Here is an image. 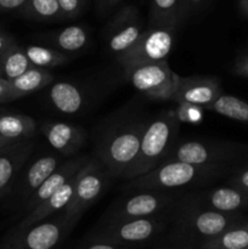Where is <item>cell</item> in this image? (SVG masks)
Here are the masks:
<instances>
[{
  "instance_id": "cell-1",
  "label": "cell",
  "mask_w": 248,
  "mask_h": 249,
  "mask_svg": "<svg viewBox=\"0 0 248 249\" xmlns=\"http://www.w3.org/2000/svg\"><path fill=\"white\" fill-rule=\"evenodd\" d=\"M147 121L142 116L130 114L112 123L100 134L95 158L112 178H124L136 160Z\"/></svg>"
},
{
  "instance_id": "cell-2",
  "label": "cell",
  "mask_w": 248,
  "mask_h": 249,
  "mask_svg": "<svg viewBox=\"0 0 248 249\" xmlns=\"http://www.w3.org/2000/svg\"><path fill=\"white\" fill-rule=\"evenodd\" d=\"M230 169L225 168L202 167L187 162L170 160L162 163L146 174L126 180L123 191L143 189L190 192V190L204 189L230 174Z\"/></svg>"
},
{
  "instance_id": "cell-3",
  "label": "cell",
  "mask_w": 248,
  "mask_h": 249,
  "mask_svg": "<svg viewBox=\"0 0 248 249\" xmlns=\"http://www.w3.org/2000/svg\"><path fill=\"white\" fill-rule=\"evenodd\" d=\"M241 221H243L241 213H223L206 208L197 203L190 194L182 195L172 215L177 237L198 243L199 247Z\"/></svg>"
},
{
  "instance_id": "cell-4",
  "label": "cell",
  "mask_w": 248,
  "mask_h": 249,
  "mask_svg": "<svg viewBox=\"0 0 248 249\" xmlns=\"http://www.w3.org/2000/svg\"><path fill=\"white\" fill-rule=\"evenodd\" d=\"M180 124L174 109H167L148 118L141 138L138 158L123 178L125 181L146 174L162 164L177 143Z\"/></svg>"
},
{
  "instance_id": "cell-5",
  "label": "cell",
  "mask_w": 248,
  "mask_h": 249,
  "mask_svg": "<svg viewBox=\"0 0 248 249\" xmlns=\"http://www.w3.org/2000/svg\"><path fill=\"white\" fill-rule=\"evenodd\" d=\"M185 191L165 190H129L117 198L101 221H118L125 219L146 218L173 211Z\"/></svg>"
},
{
  "instance_id": "cell-6",
  "label": "cell",
  "mask_w": 248,
  "mask_h": 249,
  "mask_svg": "<svg viewBox=\"0 0 248 249\" xmlns=\"http://www.w3.org/2000/svg\"><path fill=\"white\" fill-rule=\"evenodd\" d=\"M246 146L228 141L189 140L173 146L162 163L180 160L202 167L225 168L232 170L247 155ZM160 165V164H159Z\"/></svg>"
},
{
  "instance_id": "cell-7",
  "label": "cell",
  "mask_w": 248,
  "mask_h": 249,
  "mask_svg": "<svg viewBox=\"0 0 248 249\" xmlns=\"http://www.w3.org/2000/svg\"><path fill=\"white\" fill-rule=\"evenodd\" d=\"M174 211V209H173ZM173 211L146 218L101 221L90 233L89 241L107 242L118 246H133L155 240L172 223Z\"/></svg>"
},
{
  "instance_id": "cell-8",
  "label": "cell",
  "mask_w": 248,
  "mask_h": 249,
  "mask_svg": "<svg viewBox=\"0 0 248 249\" xmlns=\"http://www.w3.org/2000/svg\"><path fill=\"white\" fill-rule=\"evenodd\" d=\"M109 178H112L109 173L96 158L90 157L87 164L79 170L72 198L63 209L71 230L79 223L85 212L105 194Z\"/></svg>"
},
{
  "instance_id": "cell-9",
  "label": "cell",
  "mask_w": 248,
  "mask_h": 249,
  "mask_svg": "<svg viewBox=\"0 0 248 249\" xmlns=\"http://www.w3.org/2000/svg\"><path fill=\"white\" fill-rule=\"evenodd\" d=\"M126 80L141 94L158 101H174L177 73L167 60L138 63L123 68Z\"/></svg>"
},
{
  "instance_id": "cell-10",
  "label": "cell",
  "mask_w": 248,
  "mask_h": 249,
  "mask_svg": "<svg viewBox=\"0 0 248 249\" xmlns=\"http://www.w3.org/2000/svg\"><path fill=\"white\" fill-rule=\"evenodd\" d=\"M175 40V29L163 26H148L135 44L118 57L123 68L138 63L167 60Z\"/></svg>"
},
{
  "instance_id": "cell-11",
  "label": "cell",
  "mask_w": 248,
  "mask_h": 249,
  "mask_svg": "<svg viewBox=\"0 0 248 249\" xmlns=\"http://www.w3.org/2000/svg\"><path fill=\"white\" fill-rule=\"evenodd\" d=\"M143 22L139 10L133 5H126L113 15L105 29L107 50L121 57L143 33Z\"/></svg>"
},
{
  "instance_id": "cell-12",
  "label": "cell",
  "mask_w": 248,
  "mask_h": 249,
  "mask_svg": "<svg viewBox=\"0 0 248 249\" xmlns=\"http://www.w3.org/2000/svg\"><path fill=\"white\" fill-rule=\"evenodd\" d=\"M221 92V85L215 77H181L177 74L175 80V104H186L204 107L213 104Z\"/></svg>"
},
{
  "instance_id": "cell-13",
  "label": "cell",
  "mask_w": 248,
  "mask_h": 249,
  "mask_svg": "<svg viewBox=\"0 0 248 249\" xmlns=\"http://www.w3.org/2000/svg\"><path fill=\"white\" fill-rule=\"evenodd\" d=\"M70 231L65 213L61 211L56 218H46L21 231L17 241L26 249H53Z\"/></svg>"
},
{
  "instance_id": "cell-14",
  "label": "cell",
  "mask_w": 248,
  "mask_h": 249,
  "mask_svg": "<svg viewBox=\"0 0 248 249\" xmlns=\"http://www.w3.org/2000/svg\"><path fill=\"white\" fill-rule=\"evenodd\" d=\"M40 130L49 145L66 158L77 156L87 141V134L80 126L66 122H44Z\"/></svg>"
},
{
  "instance_id": "cell-15",
  "label": "cell",
  "mask_w": 248,
  "mask_h": 249,
  "mask_svg": "<svg viewBox=\"0 0 248 249\" xmlns=\"http://www.w3.org/2000/svg\"><path fill=\"white\" fill-rule=\"evenodd\" d=\"M192 198L206 208L223 213H241L248 208V194L238 187L219 186L213 189H203L194 191Z\"/></svg>"
},
{
  "instance_id": "cell-16",
  "label": "cell",
  "mask_w": 248,
  "mask_h": 249,
  "mask_svg": "<svg viewBox=\"0 0 248 249\" xmlns=\"http://www.w3.org/2000/svg\"><path fill=\"white\" fill-rule=\"evenodd\" d=\"M90 160L89 156L79 155L73 156V157L67 158L65 162L61 163L53 173L50 177L33 192L26 203L27 214L31 213L32 211L40 206L43 202H45L51 195L55 194L62 185H65L73 175L77 174Z\"/></svg>"
},
{
  "instance_id": "cell-17",
  "label": "cell",
  "mask_w": 248,
  "mask_h": 249,
  "mask_svg": "<svg viewBox=\"0 0 248 249\" xmlns=\"http://www.w3.org/2000/svg\"><path fill=\"white\" fill-rule=\"evenodd\" d=\"M32 151L33 143L29 140L18 141L0 151V197L9 191Z\"/></svg>"
},
{
  "instance_id": "cell-18",
  "label": "cell",
  "mask_w": 248,
  "mask_h": 249,
  "mask_svg": "<svg viewBox=\"0 0 248 249\" xmlns=\"http://www.w3.org/2000/svg\"><path fill=\"white\" fill-rule=\"evenodd\" d=\"M48 100L55 111L68 116L80 113L87 105L84 91L78 85L68 82L51 83Z\"/></svg>"
},
{
  "instance_id": "cell-19",
  "label": "cell",
  "mask_w": 248,
  "mask_h": 249,
  "mask_svg": "<svg viewBox=\"0 0 248 249\" xmlns=\"http://www.w3.org/2000/svg\"><path fill=\"white\" fill-rule=\"evenodd\" d=\"M41 40L45 41L51 48L71 56L82 53L89 46L90 34L85 26L73 24L58 31L46 33L41 36Z\"/></svg>"
},
{
  "instance_id": "cell-20",
  "label": "cell",
  "mask_w": 248,
  "mask_h": 249,
  "mask_svg": "<svg viewBox=\"0 0 248 249\" xmlns=\"http://www.w3.org/2000/svg\"><path fill=\"white\" fill-rule=\"evenodd\" d=\"M78 173L75 175H73L65 185H62L55 194L51 195L45 202H43V203H41L40 206L36 207L34 211H32L31 213L27 214L26 218L23 219V221H22L21 225H19V231L26 230V229L34 225V224L45 220L46 218H50V216L53 215L55 213L63 211V209L67 207V204L70 203L71 198H72Z\"/></svg>"
},
{
  "instance_id": "cell-21",
  "label": "cell",
  "mask_w": 248,
  "mask_h": 249,
  "mask_svg": "<svg viewBox=\"0 0 248 249\" xmlns=\"http://www.w3.org/2000/svg\"><path fill=\"white\" fill-rule=\"evenodd\" d=\"M62 156L45 155L34 160L27 169L23 180L21 182V197L24 202L28 201L33 192L48 179L51 173L62 163Z\"/></svg>"
},
{
  "instance_id": "cell-22",
  "label": "cell",
  "mask_w": 248,
  "mask_h": 249,
  "mask_svg": "<svg viewBox=\"0 0 248 249\" xmlns=\"http://www.w3.org/2000/svg\"><path fill=\"white\" fill-rule=\"evenodd\" d=\"M36 134V123L32 117L18 113L0 114V136L17 142L26 141Z\"/></svg>"
},
{
  "instance_id": "cell-23",
  "label": "cell",
  "mask_w": 248,
  "mask_h": 249,
  "mask_svg": "<svg viewBox=\"0 0 248 249\" xmlns=\"http://www.w3.org/2000/svg\"><path fill=\"white\" fill-rule=\"evenodd\" d=\"M53 79H55V77L49 70L32 67L28 71H26L23 74L18 75L17 78L9 80V82L12 94L16 100L49 87L53 82Z\"/></svg>"
},
{
  "instance_id": "cell-24",
  "label": "cell",
  "mask_w": 248,
  "mask_h": 249,
  "mask_svg": "<svg viewBox=\"0 0 248 249\" xmlns=\"http://www.w3.org/2000/svg\"><path fill=\"white\" fill-rule=\"evenodd\" d=\"M248 247V221H241L211 238L199 249H246Z\"/></svg>"
},
{
  "instance_id": "cell-25",
  "label": "cell",
  "mask_w": 248,
  "mask_h": 249,
  "mask_svg": "<svg viewBox=\"0 0 248 249\" xmlns=\"http://www.w3.org/2000/svg\"><path fill=\"white\" fill-rule=\"evenodd\" d=\"M204 111L215 112L220 116L248 125V102L233 95L221 94L213 104L204 107Z\"/></svg>"
},
{
  "instance_id": "cell-26",
  "label": "cell",
  "mask_w": 248,
  "mask_h": 249,
  "mask_svg": "<svg viewBox=\"0 0 248 249\" xmlns=\"http://www.w3.org/2000/svg\"><path fill=\"white\" fill-rule=\"evenodd\" d=\"M181 0H151L148 26L179 27V11Z\"/></svg>"
},
{
  "instance_id": "cell-27",
  "label": "cell",
  "mask_w": 248,
  "mask_h": 249,
  "mask_svg": "<svg viewBox=\"0 0 248 249\" xmlns=\"http://www.w3.org/2000/svg\"><path fill=\"white\" fill-rule=\"evenodd\" d=\"M19 10L26 18L34 21H65L58 0H27L26 4Z\"/></svg>"
},
{
  "instance_id": "cell-28",
  "label": "cell",
  "mask_w": 248,
  "mask_h": 249,
  "mask_svg": "<svg viewBox=\"0 0 248 249\" xmlns=\"http://www.w3.org/2000/svg\"><path fill=\"white\" fill-rule=\"evenodd\" d=\"M1 63L2 78L6 80H12L18 75L23 74L29 68L34 67L29 61L26 51L22 46L17 45L16 43L12 44L9 49L0 57Z\"/></svg>"
},
{
  "instance_id": "cell-29",
  "label": "cell",
  "mask_w": 248,
  "mask_h": 249,
  "mask_svg": "<svg viewBox=\"0 0 248 249\" xmlns=\"http://www.w3.org/2000/svg\"><path fill=\"white\" fill-rule=\"evenodd\" d=\"M23 49L34 67L50 70L70 62V55L56 50L51 46L28 45Z\"/></svg>"
},
{
  "instance_id": "cell-30",
  "label": "cell",
  "mask_w": 248,
  "mask_h": 249,
  "mask_svg": "<svg viewBox=\"0 0 248 249\" xmlns=\"http://www.w3.org/2000/svg\"><path fill=\"white\" fill-rule=\"evenodd\" d=\"M203 111L204 109L202 107L186 104H177V109H174L180 123L190 124L201 123L202 119H203Z\"/></svg>"
},
{
  "instance_id": "cell-31",
  "label": "cell",
  "mask_w": 248,
  "mask_h": 249,
  "mask_svg": "<svg viewBox=\"0 0 248 249\" xmlns=\"http://www.w3.org/2000/svg\"><path fill=\"white\" fill-rule=\"evenodd\" d=\"M89 0H58L63 18L73 19L79 17L87 9Z\"/></svg>"
},
{
  "instance_id": "cell-32",
  "label": "cell",
  "mask_w": 248,
  "mask_h": 249,
  "mask_svg": "<svg viewBox=\"0 0 248 249\" xmlns=\"http://www.w3.org/2000/svg\"><path fill=\"white\" fill-rule=\"evenodd\" d=\"M207 1L208 0H181L179 11V27H181L182 23L186 22L190 17L201 11Z\"/></svg>"
},
{
  "instance_id": "cell-33",
  "label": "cell",
  "mask_w": 248,
  "mask_h": 249,
  "mask_svg": "<svg viewBox=\"0 0 248 249\" xmlns=\"http://www.w3.org/2000/svg\"><path fill=\"white\" fill-rule=\"evenodd\" d=\"M230 174L229 184L248 194V165H240L237 168H233Z\"/></svg>"
},
{
  "instance_id": "cell-34",
  "label": "cell",
  "mask_w": 248,
  "mask_h": 249,
  "mask_svg": "<svg viewBox=\"0 0 248 249\" xmlns=\"http://www.w3.org/2000/svg\"><path fill=\"white\" fill-rule=\"evenodd\" d=\"M233 72L240 77L248 78V53H243L237 58V61L235 62V67H233Z\"/></svg>"
},
{
  "instance_id": "cell-35",
  "label": "cell",
  "mask_w": 248,
  "mask_h": 249,
  "mask_svg": "<svg viewBox=\"0 0 248 249\" xmlns=\"http://www.w3.org/2000/svg\"><path fill=\"white\" fill-rule=\"evenodd\" d=\"M12 100H15V97L10 87V82L4 78H0V102H7Z\"/></svg>"
},
{
  "instance_id": "cell-36",
  "label": "cell",
  "mask_w": 248,
  "mask_h": 249,
  "mask_svg": "<svg viewBox=\"0 0 248 249\" xmlns=\"http://www.w3.org/2000/svg\"><path fill=\"white\" fill-rule=\"evenodd\" d=\"M123 0H97V7L101 15H107L113 11Z\"/></svg>"
},
{
  "instance_id": "cell-37",
  "label": "cell",
  "mask_w": 248,
  "mask_h": 249,
  "mask_svg": "<svg viewBox=\"0 0 248 249\" xmlns=\"http://www.w3.org/2000/svg\"><path fill=\"white\" fill-rule=\"evenodd\" d=\"M27 0H0V10L1 11H12V10L21 9Z\"/></svg>"
},
{
  "instance_id": "cell-38",
  "label": "cell",
  "mask_w": 248,
  "mask_h": 249,
  "mask_svg": "<svg viewBox=\"0 0 248 249\" xmlns=\"http://www.w3.org/2000/svg\"><path fill=\"white\" fill-rule=\"evenodd\" d=\"M14 43L15 41L11 36H9L7 34L1 33V32H0V57L4 55L5 51H6Z\"/></svg>"
},
{
  "instance_id": "cell-39",
  "label": "cell",
  "mask_w": 248,
  "mask_h": 249,
  "mask_svg": "<svg viewBox=\"0 0 248 249\" xmlns=\"http://www.w3.org/2000/svg\"><path fill=\"white\" fill-rule=\"evenodd\" d=\"M90 245L85 249H124L123 246L112 245L107 242H96V241H90Z\"/></svg>"
},
{
  "instance_id": "cell-40",
  "label": "cell",
  "mask_w": 248,
  "mask_h": 249,
  "mask_svg": "<svg viewBox=\"0 0 248 249\" xmlns=\"http://www.w3.org/2000/svg\"><path fill=\"white\" fill-rule=\"evenodd\" d=\"M17 142H18V141H17ZM12 143H15V142L6 140V139H4V138H1V136H0V151H2L4 148L9 147V146L12 145Z\"/></svg>"
},
{
  "instance_id": "cell-41",
  "label": "cell",
  "mask_w": 248,
  "mask_h": 249,
  "mask_svg": "<svg viewBox=\"0 0 248 249\" xmlns=\"http://www.w3.org/2000/svg\"><path fill=\"white\" fill-rule=\"evenodd\" d=\"M2 249H26L23 247V246L21 245V243L18 242V241H15V242H12V245H10V246H7V247H5V248H2Z\"/></svg>"
},
{
  "instance_id": "cell-42",
  "label": "cell",
  "mask_w": 248,
  "mask_h": 249,
  "mask_svg": "<svg viewBox=\"0 0 248 249\" xmlns=\"http://www.w3.org/2000/svg\"><path fill=\"white\" fill-rule=\"evenodd\" d=\"M240 6L241 10L243 11V14L248 16V0H240Z\"/></svg>"
},
{
  "instance_id": "cell-43",
  "label": "cell",
  "mask_w": 248,
  "mask_h": 249,
  "mask_svg": "<svg viewBox=\"0 0 248 249\" xmlns=\"http://www.w3.org/2000/svg\"><path fill=\"white\" fill-rule=\"evenodd\" d=\"M0 78H2V70H1V63H0Z\"/></svg>"
},
{
  "instance_id": "cell-44",
  "label": "cell",
  "mask_w": 248,
  "mask_h": 249,
  "mask_svg": "<svg viewBox=\"0 0 248 249\" xmlns=\"http://www.w3.org/2000/svg\"><path fill=\"white\" fill-rule=\"evenodd\" d=\"M164 249H180V248H164Z\"/></svg>"
},
{
  "instance_id": "cell-45",
  "label": "cell",
  "mask_w": 248,
  "mask_h": 249,
  "mask_svg": "<svg viewBox=\"0 0 248 249\" xmlns=\"http://www.w3.org/2000/svg\"><path fill=\"white\" fill-rule=\"evenodd\" d=\"M246 249H248V247H247V248H246Z\"/></svg>"
}]
</instances>
